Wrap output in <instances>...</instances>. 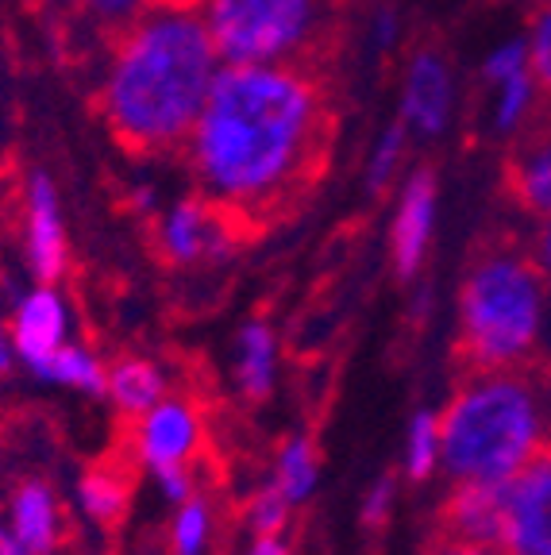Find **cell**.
I'll list each match as a JSON object with an SVG mask.
<instances>
[{
  "label": "cell",
  "instance_id": "obj_31",
  "mask_svg": "<svg viewBox=\"0 0 551 555\" xmlns=\"http://www.w3.org/2000/svg\"><path fill=\"white\" fill-rule=\"evenodd\" d=\"M428 555H501V552L494 544H474V540H459L444 532V540H436Z\"/></svg>",
  "mask_w": 551,
  "mask_h": 555
},
{
  "label": "cell",
  "instance_id": "obj_15",
  "mask_svg": "<svg viewBox=\"0 0 551 555\" xmlns=\"http://www.w3.org/2000/svg\"><path fill=\"white\" fill-rule=\"evenodd\" d=\"M501 505H505V482H451V494L444 502V532L498 547Z\"/></svg>",
  "mask_w": 551,
  "mask_h": 555
},
{
  "label": "cell",
  "instance_id": "obj_37",
  "mask_svg": "<svg viewBox=\"0 0 551 555\" xmlns=\"http://www.w3.org/2000/svg\"><path fill=\"white\" fill-rule=\"evenodd\" d=\"M324 4H328V0H324Z\"/></svg>",
  "mask_w": 551,
  "mask_h": 555
},
{
  "label": "cell",
  "instance_id": "obj_35",
  "mask_svg": "<svg viewBox=\"0 0 551 555\" xmlns=\"http://www.w3.org/2000/svg\"><path fill=\"white\" fill-rule=\"evenodd\" d=\"M0 555H24V552H20V547H12L9 540H4V544H0Z\"/></svg>",
  "mask_w": 551,
  "mask_h": 555
},
{
  "label": "cell",
  "instance_id": "obj_26",
  "mask_svg": "<svg viewBox=\"0 0 551 555\" xmlns=\"http://www.w3.org/2000/svg\"><path fill=\"white\" fill-rule=\"evenodd\" d=\"M525 43H528V62H533L536 86H540V93L551 104V0H540V9L533 12Z\"/></svg>",
  "mask_w": 551,
  "mask_h": 555
},
{
  "label": "cell",
  "instance_id": "obj_21",
  "mask_svg": "<svg viewBox=\"0 0 551 555\" xmlns=\"http://www.w3.org/2000/svg\"><path fill=\"white\" fill-rule=\"evenodd\" d=\"M540 86H536L533 66L509 74V78L490 81V124L498 135H517L521 128L528 131L536 108H540Z\"/></svg>",
  "mask_w": 551,
  "mask_h": 555
},
{
  "label": "cell",
  "instance_id": "obj_17",
  "mask_svg": "<svg viewBox=\"0 0 551 555\" xmlns=\"http://www.w3.org/2000/svg\"><path fill=\"white\" fill-rule=\"evenodd\" d=\"M509 190L528 217H551V131L525 135L509 163Z\"/></svg>",
  "mask_w": 551,
  "mask_h": 555
},
{
  "label": "cell",
  "instance_id": "obj_14",
  "mask_svg": "<svg viewBox=\"0 0 551 555\" xmlns=\"http://www.w3.org/2000/svg\"><path fill=\"white\" fill-rule=\"evenodd\" d=\"M278 366H282V344L270 321H247L235 332L232 347V382L240 398L267 401L278 390Z\"/></svg>",
  "mask_w": 551,
  "mask_h": 555
},
{
  "label": "cell",
  "instance_id": "obj_27",
  "mask_svg": "<svg viewBox=\"0 0 551 555\" xmlns=\"http://www.w3.org/2000/svg\"><path fill=\"white\" fill-rule=\"evenodd\" d=\"M397 509V478L394 475H382L374 478L371 486H367V494H362L359 502V520H362V529H386L389 517H394Z\"/></svg>",
  "mask_w": 551,
  "mask_h": 555
},
{
  "label": "cell",
  "instance_id": "obj_13",
  "mask_svg": "<svg viewBox=\"0 0 551 555\" xmlns=\"http://www.w3.org/2000/svg\"><path fill=\"white\" fill-rule=\"evenodd\" d=\"M4 532H9V544L24 555H59L66 537V509L59 490L43 478L16 482L4 505Z\"/></svg>",
  "mask_w": 551,
  "mask_h": 555
},
{
  "label": "cell",
  "instance_id": "obj_32",
  "mask_svg": "<svg viewBox=\"0 0 551 555\" xmlns=\"http://www.w3.org/2000/svg\"><path fill=\"white\" fill-rule=\"evenodd\" d=\"M533 259H536V267L543 270V278L551 282V217H543V220H540V228H536Z\"/></svg>",
  "mask_w": 551,
  "mask_h": 555
},
{
  "label": "cell",
  "instance_id": "obj_29",
  "mask_svg": "<svg viewBox=\"0 0 551 555\" xmlns=\"http://www.w3.org/2000/svg\"><path fill=\"white\" fill-rule=\"evenodd\" d=\"M151 482H155L158 498L170 505H181L185 498L197 494V475H193V463H178V467H158V470H146Z\"/></svg>",
  "mask_w": 551,
  "mask_h": 555
},
{
  "label": "cell",
  "instance_id": "obj_19",
  "mask_svg": "<svg viewBox=\"0 0 551 555\" xmlns=\"http://www.w3.org/2000/svg\"><path fill=\"white\" fill-rule=\"evenodd\" d=\"M270 482L282 490L285 502L309 505L320 490V455L309 433H293L282 448L274 451V467H270Z\"/></svg>",
  "mask_w": 551,
  "mask_h": 555
},
{
  "label": "cell",
  "instance_id": "obj_1",
  "mask_svg": "<svg viewBox=\"0 0 551 555\" xmlns=\"http://www.w3.org/2000/svg\"><path fill=\"white\" fill-rule=\"evenodd\" d=\"M324 124V96L297 62L220 66L185 158L213 205L262 212L309 182Z\"/></svg>",
  "mask_w": 551,
  "mask_h": 555
},
{
  "label": "cell",
  "instance_id": "obj_36",
  "mask_svg": "<svg viewBox=\"0 0 551 555\" xmlns=\"http://www.w3.org/2000/svg\"><path fill=\"white\" fill-rule=\"evenodd\" d=\"M4 540H9V532H4V513H0V544H4Z\"/></svg>",
  "mask_w": 551,
  "mask_h": 555
},
{
  "label": "cell",
  "instance_id": "obj_18",
  "mask_svg": "<svg viewBox=\"0 0 551 555\" xmlns=\"http://www.w3.org/2000/svg\"><path fill=\"white\" fill-rule=\"evenodd\" d=\"M74 505H78V513L86 520L108 529V525L124 520V513L131 505L128 475L120 467H113V463H97V467L81 470L78 486H74Z\"/></svg>",
  "mask_w": 551,
  "mask_h": 555
},
{
  "label": "cell",
  "instance_id": "obj_25",
  "mask_svg": "<svg viewBox=\"0 0 551 555\" xmlns=\"http://www.w3.org/2000/svg\"><path fill=\"white\" fill-rule=\"evenodd\" d=\"M290 517H293V505L282 498L274 482H262L251 490V498L243 502V520H247L251 537H274V532L290 529Z\"/></svg>",
  "mask_w": 551,
  "mask_h": 555
},
{
  "label": "cell",
  "instance_id": "obj_24",
  "mask_svg": "<svg viewBox=\"0 0 551 555\" xmlns=\"http://www.w3.org/2000/svg\"><path fill=\"white\" fill-rule=\"evenodd\" d=\"M406 151H409V128L406 124L394 120L389 128H382L379 139H374L371 155H367V185H371V190H386L397 173H401Z\"/></svg>",
  "mask_w": 551,
  "mask_h": 555
},
{
  "label": "cell",
  "instance_id": "obj_16",
  "mask_svg": "<svg viewBox=\"0 0 551 555\" xmlns=\"http://www.w3.org/2000/svg\"><path fill=\"white\" fill-rule=\"evenodd\" d=\"M170 393V378L155 359L143 356H124L108 366V378H104V398L113 401V409L120 416L136 421L139 413H146L151 405Z\"/></svg>",
  "mask_w": 551,
  "mask_h": 555
},
{
  "label": "cell",
  "instance_id": "obj_5",
  "mask_svg": "<svg viewBox=\"0 0 551 555\" xmlns=\"http://www.w3.org/2000/svg\"><path fill=\"white\" fill-rule=\"evenodd\" d=\"M225 66L293 62L317 39L324 0H197Z\"/></svg>",
  "mask_w": 551,
  "mask_h": 555
},
{
  "label": "cell",
  "instance_id": "obj_11",
  "mask_svg": "<svg viewBox=\"0 0 551 555\" xmlns=\"http://www.w3.org/2000/svg\"><path fill=\"white\" fill-rule=\"evenodd\" d=\"M439 220V182L432 170H413L401 182L394 208V224H389V255H394V270L401 278L421 274L424 259H428L432 235H436Z\"/></svg>",
  "mask_w": 551,
  "mask_h": 555
},
{
  "label": "cell",
  "instance_id": "obj_28",
  "mask_svg": "<svg viewBox=\"0 0 551 555\" xmlns=\"http://www.w3.org/2000/svg\"><path fill=\"white\" fill-rule=\"evenodd\" d=\"M155 0H78V9L86 12L93 24L101 27H128L136 16H143L146 9H151Z\"/></svg>",
  "mask_w": 551,
  "mask_h": 555
},
{
  "label": "cell",
  "instance_id": "obj_6",
  "mask_svg": "<svg viewBox=\"0 0 551 555\" xmlns=\"http://www.w3.org/2000/svg\"><path fill=\"white\" fill-rule=\"evenodd\" d=\"M501 555H551V448L505 482Z\"/></svg>",
  "mask_w": 551,
  "mask_h": 555
},
{
  "label": "cell",
  "instance_id": "obj_8",
  "mask_svg": "<svg viewBox=\"0 0 551 555\" xmlns=\"http://www.w3.org/2000/svg\"><path fill=\"white\" fill-rule=\"evenodd\" d=\"M201 443H205L201 409L178 393H166L158 405H151L131 421V455L143 470L193 463Z\"/></svg>",
  "mask_w": 551,
  "mask_h": 555
},
{
  "label": "cell",
  "instance_id": "obj_3",
  "mask_svg": "<svg viewBox=\"0 0 551 555\" xmlns=\"http://www.w3.org/2000/svg\"><path fill=\"white\" fill-rule=\"evenodd\" d=\"M448 482H509L551 448V378L528 366H471L439 409Z\"/></svg>",
  "mask_w": 551,
  "mask_h": 555
},
{
  "label": "cell",
  "instance_id": "obj_20",
  "mask_svg": "<svg viewBox=\"0 0 551 555\" xmlns=\"http://www.w3.org/2000/svg\"><path fill=\"white\" fill-rule=\"evenodd\" d=\"M43 386H59V390L86 393V398H104V378H108V363L86 344H62L39 371L31 374Z\"/></svg>",
  "mask_w": 551,
  "mask_h": 555
},
{
  "label": "cell",
  "instance_id": "obj_23",
  "mask_svg": "<svg viewBox=\"0 0 551 555\" xmlns=\"http://www.w3.org/2000/svg\"><path fill=\"white\" fill-rule=\"evenodd\" d=\"M170 555H208L216 544V505L205 494L185 498L174 505L170 513V532H166Z\"/></svg>",
  "mask_w": 551,
  "mask_h": 555
},
{
  "label": "cell",
  "instance_id": "obj_7",
  "mask_svg": "<svg viewBox=\"0 0 551 555\" xmlns=\"http://www.w3.org/2000/svg\"><path fill=\"white\" fill-rule=\"evenodd\" d=\"M158 251L174 267H205V262H225L232 255V224L225 220V208L208 197L174 201L163 217L155 220Z\"/></svg>",
  "mask_w": 551,
  "mask_h": 555
},
{
  "label": "cell",
  "instance_id": "obj_30",
  "mask_svg": "<svg viewBox=\"0 0 551 555\" xmlns=\"http://www.w3.org/2000/svg\"><path fill=\"white\" fill-rule=\"evenodd\" d=\"M371 39H374V47H379V51H389V47L401 39V20H397L394 9H379V12H374Z\"/></svg>",
  "mask_w": 551,
  "mask_h": 555
},
{
  "label": "cell",
  "instance_id": "obj_10",
  "mask_svg": "<svg viewBox=\"0 0 551 555\" xmlns=\"http://www.w3.org/2000/svg\"><path fill=\"white\" fill-rule=\"evenodd\" d=\"M24 259L35 282H59L69 267L66 217L47 173H31L24 185Z\"/></svg>",
  "mask_w": 551,
  "mask_h": 555
},
{
  "label": "cell",
  "instance_id": "obj_12",
  "mask_svg": "<svg viewBox=\"0 0 551 555\" xmlns=\"http://www.w3.org/2000/svg\"><path fill=\"white\" fill-rule=\"evenodd\" d=\"M451 113H456V78H451L448 59L432 47L417 51L409 59L406 86H401V116L409 135L436 139L448 131Z\"/></svg>",
  "mask_w": 551,
  "mask_h": 555
},
{
  "label": "cell",
  "instance_id": "obj_33",
  "mask_svg": "<svg viewBox=\"0 0 551 555\" xmlns=\"http://www.w3.org/2000/svg\"><path fill=\"white\" fill-rule=\"evenodd\" d=\"M243 555H293V547L285 540V532H274V537H251Z\"/></svg>",
  "mask_w": 551,
  "mask_h": 555
},
{
  "label": "cell",
  "instance_id": "obj_9",
  "mask_svg": "<svg viewBox=\"0 0 551 555\" xmlns=\"http://www.w3.org/2000/svg\"><path fill=\"white\" fill-rule=\"evenodd\" d=\"M9 332L16 366H24L27 374H35L62 344H69V305L54 289V282H39L16 297L9 312Z\"/></svg>",
  "mask_w": 551,
  "mask_h": 555
},
{
  "label": "cell",
  "instance_id": "obj_4",
  "mask_svg": "<svg viewBox=\"0 0 551 555\" xmlns=\"http://www.w3.org/2000/svg\"><path fill=\"white\" fill-rule=\"evenodd\" d=\"M551 282L533 255L486 251L459 286V347L471 366H528L548 328Z\"/></svg>",
  "mask_w": 551,
  "mask_h": 555
},
{
  "label": "cell",
  "instance_id": "obj_34",
  "mask_svg": "<svg viewBox=\"0 0 551 555\" xmlns=\"http://www.w3.org/2000/svg\"><path fill=\"white\" fill-rule=\"evenodd\" d=\"M12 366H16V351H12L9 317L0 312V378H4V374H12Z\"/></svg>",
  "mask_w": 551,
  "mask_h": 555
},
{
  "label": "cell",
  "instance_id": "obj_2",
  "mask_svg": "<svg viewBox=\"0 0 551 555\" xmlns=\"http://www.w3.org/2000/svg\"><path fill=\"white\" fill-rule=\"evenodd\" d=\"M220 66L197 0H155L120 27L104 62L97 89L104 124L139 155L185 147Z\"/></svg>",
  "mask_w": 551,
  "mask_h": 555
},
{
  "label": "cell",
  "instance_id": "obj_22",
  "mask_svg": "<svg viewBox=\"0 0 551 555\" xmlns=\"http://www.w3.org/2000/svg\"><path fill=\"white\" fill-rule=\"evenodd\" d=\"M401 470L409 482H428L444 470V433L439 409H417L401 436Z\"/></svg>",
  "mask_w": 551,
  "mask_h": 555
}]
</instances>
